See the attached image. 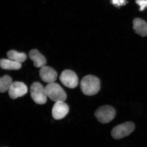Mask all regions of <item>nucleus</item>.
<instances>
[{"mask_svg": "<svg viewBox=\"0 0 147 147\" xmlns=\"http://www.w3.org/2000/svg\"><path fill=\"white\" fill-rule=\"evenodd\" d=\"M133 28L136 34L142 37L147 36V23L143 19L134 18L133 21Z\"/></svg>", "mask_w": 147, "mask_h": 147, "instance_id": "nucleus-11", "label": "nucleus"}, {"mask_svg": "<svg viewBox=\"0 0 147 147\" xmlns=\"http://www.w3.org/2000/svg\"><path fill=\"white\" fill-rule=\"evenodd\" d=\"M80 87L84 94L89 96L94 95L100 90V81L96 76L92 75H87L81 80Z\"/></svg>", "mask_w": 147, "mask_h": 147, "instance_id": "nucleus-1", "label": "nucleus"}, {"mask_svg": "<svg viewBox=\"0 0 147 147\" xmlns=\"http://www.w3.org/2000/svg\"><path fill=\"white\" fill-rule=\"evenodd\" d=\"M134 129L135 125L133 123L126 122L114 127L111 131V135L114 139L118 140L127 137Z\"/></svg>", "mask_w": 147, "mask_h": 147, "instance_id": "nucleus-5", "label": "nucleus"}, {"mask_svg": "<svg viewBox=\"0 0 147 147\" xmlns=\"http://www.w3.org/2000/svg\"><path fill=\"white\" fill-rule=\"evenodd\" d=\"M7 55V58L9 59L19 63L24 62L27 58V55L25 53H19L14 50L8 51Z\"/></svg>", "mask_w": 147, "mask_h": 147, "instance_id": "nucleus-13", "label": "nucleus"}, {"mask_svg": "<svg viewBox=\"0 0 147 147\" xmlns=\"http://www.w3.org/2000/svg\"><path fill=\"white\" fill-rule=\"evenodd\" d=\"M47 97L55 102L64 101L66 100L67 95L64 90L57 83H50L45 88Z\"/></svg>", "mask_w": 147, "mask_h": 147, "instance_id": "nucleus-2", "label": "nucleus"}, {"mask_svg": "<svg viewBox=\"0 0 147 147\" xmlns=\"http://www.w3.org/2000/svg\"><path fill=\"white\" fill-rule=\"evenodd\" d=\"M136 3L139 6V10L141 11L147 7V0H136Z\"/></svg>", "mask_w": 147, "mask_h": 147, "instance_id": "nucleus-15", "label": "nucleus"}, {"mask_svg": "<svg viewBox=\"0 0 147 147\" xmlns=\"http://www.w3.org/2000/svg\"><path fill=\"white\" fill-rule=\"evenodd\" d=\"M29 55L30 59L34 62V65L36 67L41 68L46 65V59L36 49L31 50Z\"/></svg>", "mask_w": 147, "mask_h": 147, "instance_id": "nucleus-10", "label": "nucleus"}, {"mask_svg": "<svg viewBox=\"0 0 147 147\" xmlns=\"http://www.w3.org/2000/svg\"><path fill=\"white\" fill-rule=\"evenodd\" d=\"M8 91L9 97L11 99H15L25 95L28 92V88L23 82H13Z\"/></svg>", "mask_w": 147, "mask_h": 147, "instance_id": "nucleus-7", "label": "nucleus"}, {"mask_svg": "<svg viewBox=\"0 0 147 147\" xmlns=\"http://www.w3.org/2000/svg\"><path fill=\"white\" fill-rule=\"evenodd\" d=\"M12 83V79L9 75H5L0 77V93L8 91Z\"/></svg>", "mask_w": 147, "mask_h": 147, "instance_id": "nucleus-14", "label": "nucleus"}, {"mask_svg": "<svg viewBox=\"0 0 147 147\" xmlns=\"http://www.w3.org/2000/svg\"><path fill=\"white\" fill-rule=\"evenodd\" d=\"M39 75L42 81L47 84L54 83L57 78V73L50 67L44 66L40 68Z\"/></svg>", "mask_w": 147, "mask_h": 147, "instance_id": "nucleus-9", "label": "nucleus"}, {"mask_svg": "<svg viewBox=\"0 0 147 147\" xmlns=\"http://www.w3.org/2000/svg\"><path fill=\"white\" fill-rule=\"evenodd\" d=\"M116 110L110 105H103L98 108L94 115L100 123H108L115 118Z\"/></svg>", "mask_w": 147, "mask_h": 147, "instance_id": "nucleus-3", "label": "nucleus"}, {"mask_svg": "<svg viewBox=\"0 0 147 147\" xmlns=\"http://www.w3.org/2000/svg\"><path fill=\"white\" fill-rule=\"evenodd\" d=\"M30 94L32 99L36 104L42 105L46 103L47 94L45 88L40 83L35 82L32 84Z\"/></svg>", "mask_w": 147, "mask_h": 147, "instance_id": "nucleus-4", "label": "nucleus"}, {"mask_svg": "<svg viewBox=\"0 0 147 147\" xmlns=\"http://www.w3.org/2000/svg\"><path fill=\"white\" fill-rule=\"evenodd\" d=\"M69 111V106L64 101L55 102L53 109L52 115L56 120H60L64 118L67 115Z\"/></svg>", "mask_w": 147, "mask_h": 147, "instance_id": "nucleus-8", "label": "nucleus"}, {"mask_svg": "<svg viewBox=\"0 0 147 147\" xmlns=\"http://www.w3.org/2000/svg\"><path fill=\"white\" fill-rule=\"evenodd\" d=\"M60 80L64 86L69 88H74L79 84V79L76 74L69 69H66L62 72Z\"/></svg>", "mask_w": 147, "mask_h": 147, "instance_id": "nucleus-6", "label": "nucleus"}, {"mask_svg": "<svg viewBox=\"0 0 147 147\" xmlns=\"http://www.w3.org/2000/svg\"><path fill=\"white\" fill-rule=\"evenodd\" d=\"M0 67L7 70H18L21 67V64L9 59L0 60Z\"/></svg>", "mask_w": 147, "mask_h": 147, "instance_id": "nucleus-12", "label": "nucleus"}, {"mask_svg": "<svg viewBox=\"0 0 147 147\" xmlns=\"http://www.w3.org/2000/svg\"><path fill=\"white\" fill-rule=\"evenodd\" d=\"M112 4L117 7L124 5L126 4V0H111Z\"/></svg>", "mask_w": 147, "mask_h": 147, "instance_id": "nucleus-16", "label": "nucleus"}]
</instances>
